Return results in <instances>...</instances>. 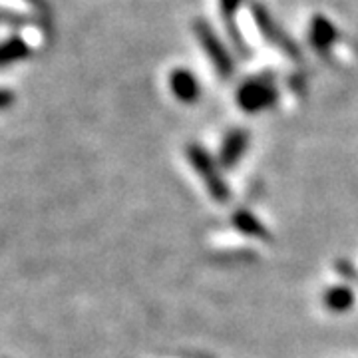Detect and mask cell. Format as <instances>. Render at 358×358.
<instances>
[{
	"mask_svg": "<svg viewBox=\"0 0 358 358\" xmlns=\"http://www.w3.org/2000/svg\"><path fill=\"white\" fill-rule=\"evenodd\" d=\"M231 223H233V227L239 231V233H243L245 237L259 239V241H268V239H271V233H268L267 227L263 225V221H259V219H257L251 211H247V209H237V211L233 213V217H231Z\"/></svg>",
	"mask_w": 358,
	"mask_h": 358,
	"instance_id": "obj_8",
	"label": "cell"
},
{
	"mask_svg": "<svg viewBox=\"0 0 358 358\" xmlns=\"http://www.w3.org/2000/svg\"><path fill=\"white\" fill-rule=\"evenodd\" d=\"M219 2H221V14H223L225 20H227V28H229V26H235L233 16L239 13V6H241L243 0H219Z\"/></svg>",
	"mask_w": 358,
	"mask_h": 358,
	"instance_id": "obj_11",
	"label": "cell"
},
{
	"mask_svg": "<svg viewBox=\"0 0 358 358\" xmlns=\"http://www.w3.org/2000/svg\"><path fill=\"white\" fill-rule=\"evenodd\" d=\"M338 38V30L336 26L324 18V16H315L310 20V28H308V42L315 48V52H319L320 56H329V52L334 46V42Z\"/></svg>",
	"mask_w": 358,
	"mask_h": 358,
	"instance_id": "obj_6",
	"label": "cell"
},
{
	"mask_svg": "<svg viewBox=\"0 0 358 358\" xmlns=\"http://www.w3.org/2000/svg\"><path fill=\"white\" fill-rule=\"evenodd\" d=\"M28 2H34V4H38V6H42V0H28Z\"/></svg>",
	"mask_w": 358,
	"mask_h": 358,
	"instance_id": "obj_13",
	"label": "cell"
},
{
	"mask_svg": "<svg viewBox=\"0 0 358 358\" xmlns=\"http://www.w3.org/2000/svg\"><path fill=\"white\" fill-rule=\"evenodd\" d=\"M249 141H251V136L247 129H231L219 148V166L223 169H231L237 166L243 159L245 152L249 148Z\"/></svg>",
	"mask_w": 358,
	"mask_h": 358,
	"instance_id": "obj_5",
	"label": "cell"
},
{
	"mask_svg": "<svg viewBox=\"0 0 358 358\" xmlns=\"http://www.w3.org/2000/svg\"><path fill=\"white\" fill-rule=\"evenodd\" d=\"M279 98V92L275 88V78L271 74L251 78L241 88L237 90V106L247 114L263 112L271 106H275Z\"/></svg>",
	"mask_w": 358,
	"mask_h": 358,
	"instance_id": "obj_2",
	"label": "cell"
},
{
	"mask_svg": "<svg viewBox=\"0 0 358 358\" xmlns=\"http://www.w3.org/2000/svg\"><path fill=\"white\" fill-rule=\"evenodd\" d=\"M251 14L255 18L259 32L263 34V38L267 40L268 44L279 48L287 58H291L294 62H301V48H299V44L282 30L279 22L273 18V14L268 13L261 2H251Z\"/></svg>",
	"mask_w": 358,
	"mask_h": 358,
	"instance_id": "obj_3",
	"label": "cell"
},
{
	"mask_svg": "<svg viewBox=\"0 0 358 358\" xmlns=\"http://www.w3.org/2000/svg\"><path fill=\"white\" fill-rule=\"evenodd\" d=\"M169 88H171L173 96L178 98L179 102L183 103L197 102L199 96H201V86H199L197 78L193 76L189 70H185V68H178V70L171 72Z\"/></svg>",
	"mask_w": 358,
	"mask_h": 358,
	"instance_id": "obj_7",
	"label": "cell"
},
{
	"mask_svg": "<svg viewBox=\"0 0 358 358\" xmlns=\"http://www.w3.org/2000/svg\"><path fill=\"white\" fill-rule=\"evenodd\" d=\"M30 52H32L30 46L20 36H13L6 42H0V68L14 64V62H20V60H26L30 56Z\"/></svg>",
	"mask_w": 358,
	"mask_h": 358,
	"instance_id": "obj_10",
	"label": "cell"
},
{
	"mask_svg": "<svg viewBox=\"0 0 358 358\" xmlns=\"http://www.w3.org/2000/svg\"><path fill=\"white\" fill-rule=\"evenodd\" d=\"M193 30H195V36H197L201 48L207 54V58L211 60L213 68L217 70L219 76L223 78V80H229L233 76V72H235V62L231 58L227 46L221 42V38L215 34V30L207 24L205 20H197L195 26H193Z\"/></svg>",
	"mask_w": 358,
	"mask_h": 358,
	"instance_id": "obj_4",
	"label": "cell"
},
{
	"mask_svg": "<svg viewBox=\"0 0 358 358\" xmlns=\"http://www.w3.org/2000/svg\"><path fill=\"white\" fill-rule=\"evenodd\" d=\"M322 303L331 313H346L355 305V291L346 285H334L324 291Z\"/></svg>",
	"mask_w": 358,
	"mask_h": 358,
	"instance_id": "obj_9",
	"label": "cell"
},
{
	"mask_svg": "<svg viewBox=\"0 0 358 358\" xmlns=\"http://www.w3.org/2000/svg\"><path fill=\"white\" fill-rule=\"evenodd\" d=\"M14 102V94L10 90L6 88H0V110H6V108H10Z\"/></svg>",
	"mask_w": 358,
	"mask_h": 358,
	"instance_id": "obj_12",
	"label": "cell"
},
{
	"mask_svg": "<svg viewBox=\"0 0 358 358\" xmlns=\"http://www.w3.org/2000/svg\"><path fill=\"white\" fill-rule=\"evenodd\" d=\"M185 155H187V162L192 164L193 171L203 181L205 189L211 195V199L217 203H227L231 199V189L221 173L219 162H215L199 143H189L185 148Z\"/></svg>",
	"mask_w": 358,
	"mask_h": 358,
	"instance_id": "obj_1",
	"label": "cell"
}]
</instances>
